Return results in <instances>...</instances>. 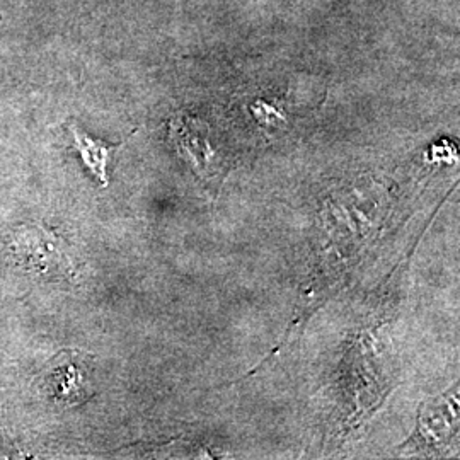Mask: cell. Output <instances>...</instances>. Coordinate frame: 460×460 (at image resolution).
Returning a JSON list of instances; mask_svg holds the SVG:
<instances>
[{
	"label": "cell",
	"mask_w": 460,
	"mask_h": 460,
	"mask_svg": "<svg viewBox=\"0 0 460 460\" xmlns=\"http://www.w3.org/2000/svg\"><path fill=\"white\" fill-rule=\"evenodd\" d=\"M68 130L74 138V148L81 154L85 167L98 178L102 186H108V165L111 163L116 150L121 148V144H104L98 138H93L87 133L81 132L74 123L68 127Z\"/></svg>",
	"instance_id": "cell-3"
},
{
	"label": "cell",
	"mask_w": 460,
	"mask_h": 460,
	"mask_svg": "<svg viewBox=\"0 0 460 460\" xmlns=\"http://www.w3.org/2000/svg\"><path fill=\"white\" fill-rule=\"evenodd\" d=\"M11 251L26 271L47 279L74 277V264L66 254L64 239L41 224L17 227L11 239Z\"/></svg>",
	"instance_id": "cell-1"
},
{
	"label": "cell",
	"mask_w": 460,
	"mask_h": 460,
	"mask_svg": "<svg viewBox=\"0 0 460 460\" xmlns=\"http://www.w3.org/2000/svg\"><path fill=\"white\" fill-rule=\"evenodd\" d=\"M172 135L176 138L180 150L186 152V155L197 164L199 172L207 169V165H210L212 154H214L210 148V142H207L203 133L198 130V127L191 125V121H184V119L174 121Z\"/></svg>",
	"instance_id": "cell-4"
},
{
	"label": "cell",
	"mask_w": 460,
	"mask_h": 460,
	"mask_svg": "<svg viewBox=\"0 0 460 460\" xmlns=\"http://www.w3.org/2000/svg\"><path fill=\"white\" fill-rule=\"evenodd\" d=\"M41 393L51 402L74 408L94 395L91 382V357L77 349H64L40 374Z\"/></svg>",
	"instance_id": "cell-2"
}]
</instances>
